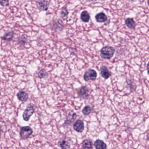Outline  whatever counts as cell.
<instances>
[{
    "label": "cell",
    "mask_w": 149,
    "mask_h": 149,
    "mask_svg": "<svg viewBox=\"0 0 149 149\" xmlns=\"http://www.w3.org/2000/svg\"><path fill=\"white\" fill-rule=\"evenodd\" d=\"M115 50L111 46H105L101 50V56L106 59H110L114 54Z\"/></svg>",
    "instance_id": "obj_1"
},
{
    "label": "cell",
    "mask_w": 149,
    "mask_h": 149,
    "mask_svg": "<svg viewBox=\"0 0 149 149\" xmlns=\"http://www.w3.org/2000/svg\"><path fill=\"white\" fill-rule=\"evenodd\" d=\"M35 105L30 103L28 104L27 108L24 112L22 115L23 120L25 121H28L29 120L31 116L35 112Z\"/></svg>",
    "instance_id": "obj_2"
},
{
    "label": "cell",
    "mask_w": 149,
    "mask_h": 149,
    "mask_svg": "<svg viewBox=\"0 0 149 149\" xmlns=\"http://www.w3.org/2000/svg\"><path fill=\"white\" fill-rule=\"evenodd\" d=\"M33 133V130L29 126L23 127L20 129V135L23 140L28 139Z\"/></svg>",
    "instance_id": "obj_3"
},
{
    "label": "cell",
    "mask_w": 149,
    "mask_h": 149,
    "mask_svg": "<svg viewBox=\"0 0 149 149\" xmlns=\"http://www.w3.org/2000/svg\"><path fill=\"white\" fill-rule=\"evenodd\" d=\"M97 76V72L93 69H90L85 72L83 78L84 80L86 81L90 80L94 81L96 79Z\"/></svg>",
    "instance_id": "obj_4"
},
{
    "label": "cell",
    "mask_w": 149,
    "mask_h": 149,
    "mask_svg": "<svg viewBox=\"0 0 149 149\" xmlns=\"http://www.w3.org/2000/svg\"><path fill=\"white\" fill-rule=\"evenodd\" d=\"M78 94L81 99L87 100L89 96V89L86 86H83L78 90Z\"/></svg>",
    "instance_id": "obj_5"
},
{
    "label": "cell",
    "mask_w": 149,
    "mask_h": 149,
    "mask_svg": "<svg viewBox=\"0 0 149 149\" xmlns=\"http://www.w3.org/2000/svg\"><path fill=\"white\" fill-rule=\"evenodd\" d=\"M36 5L40 11H46L49 8V3L48 0H37Z\"/></svg>",
    "instance_id": "obj_6"
},
{
    "label": "cell",
    "mask_w": 149,
    "mask_h": 149,
    "mask_svg": "<svg viewBox=\"0 0 149 149\" xmlns=\"http://www.w3.org/2000/svg\"><path fill=\"white\" fill-rule=\"evenodd\" d=\"M73 128L76 132L81 133L84 129V123L80 120L76 121L73 124Z\"/></svg>",
    "instance_id": "obj_7"
},
{
    "label": "cell",
    "mask_w": 149,
    "mask_h": 149,
    "mask_svg": "<svg viewBox=\"0 0 149 149\" xmlns=\"http://www.w3.org/2000/svg\"><path fill=\"white\" fill-rule=\"evenodd\" d=\"M101 74L105 79H107L111 76V73L106 66L102 65L100 68Z\"/></svg>",
    "instance_id": "obj_8"
},
{
    "label": "cell",
    "mask_w": 149,
    "mask_h": 149,
    "mask_svg": "<svg viewBox=\"0 0 149 149\" xmlns=\"http://www.w3.org/2000/svg\"><path fill=\"white\" fill-rule=\"evenodd\" d=\"M17 99L20 101L26 102L29 99V94L26 92L23 91H20L17 93Z\"/></svg>",
    "instance_id": "obj_9"
},
{
    "label": "cell",
    "mask_w": 149,
    "mask_h": 149,
    "mask_svg": "<svg viewBox=\"0 0 149 149\" xmlns=\"http://www.w3.org/2000/svg\"><path fill=\"white\" fill-rule=\"evenodd\" d=\"M125 24L128 28L131 29H135L136 24L134 20V18L132 17H129L125 20Z\"/></svg>",
    "instance_id": "obj_10"
},
{
    "label": "cell",
    "mask_w": 149,
    "mask_h": 149,
    "mask_svg": "<svg viewBox=\"0 0 149 149\" xmlns=\"http://www.w3.org/2000/svg\"><path fill=\"white\" fill-rule=\"evenodd\" d=\"M95 18L98 22H105L107 20V17L103 12L98 13L95 15Z\"/></svg>",
    "instance_id": "obj_11"
},
{
    "label": "cell",
    "mask_w": 149,
    "mask_h": 149,
    "mask_svg": "<svg viewBox=\"0 0 149 149\" xmlns=\"http://www.w3.org/2000/svg\"><path fill=\"white\" fill-rule=\"evenodd\" d=\"M93 146V141L90 139H86L82 142V146L83 149H92Z\"/></svg>",
    "instance_id": "obj_12"
},
{
    "label": "cell",
    "mask_w": 149,
    "mask_h": 149,
    "mask_svg": "<svg viewBox=\"0 0 149 149\" xmlns=\"http://www.w3.org/2000/svg\"><path fill=\"white\" fill-rule=\"evenodd\" d=\"M94 146L96 149H106L107 146L106 143L101 140H97L95 142Z\"/></svg>",
    "instance_id": "obj_13"
},
{
    "label": "cell",
    "mask_w": 149,
    "mask_h": 149,
    "mask_svg": "<svg viewBox=\"0 0 149 149\" xmlns=\"http://www.w3.org/2000/svg\"><path fill=\"white\" fill-rule=\"evenodd\" d=\"M81 19L82 22L87 23L90 20V16L89 13L86 10H84L81 12L80 15Z\"/></svg>",
    "instance_id": "obj_14"
},
{
    "label": "cell",
    "mask_w": 149,
    "mask_h": 149,
    "mask_svg": "<svg viewBox=\"0 0 149 149\" xmlns=\"http://www.w3.org/2000/svg\"><path fill=\"white\" fill-rule=\"evenodd\" d=\"M58 145L62 149H68L70 147V144L68 141L61 140L58 142Z\"/></svg>",
    "instance_id": "obj_15"
},
{
    "label": "cell",
    "mask_w": 149,
    "mask_h": 149,
    "mask_svg": "<svg viewBox=\"0 0 149 149\" xmlns=\"http://www.w3.org/2000/svg\"><path fill=\"white\" fill-rule=\"evenodd\" d=\"M14 32L13 31H11L10 32H8V33H5L3 36L1 38L4 41L10 42L13 39L14 37Z\"/></svg>",
    "instance_id": "obj_16"
},
{
    "label": "cell",
    "mask_w": 149,
    "mask_h": 149,
    "mask_svg": "<svg viewBox=\"0 0 149 149\" xmlns=\"http://www.w3.org/2000/svg\"><path fill=\"white\" fill-rule=\"evenodd\" d=\"M76 117V113H73L72 114H69L67 117V120L65 121L64 125H67V124H70L73 122V121L75 119Z\"/></svg>",
    "instance_id": "obj_17"
},
{
    "label": "cell",
    "mask_w": 149,
    "mask_h": 149,
    "mask_svg": "<svg viewBox=\"0 0 149 149\" xmlns=\"http://www.w3.org/2000/svg\"><path fill=\"white\" fill-rule=\"evenodd\" d=\"M68 15H69V11L65 7L62 8L61 11V17L64 20H66L68 18Z\"/></svg>",
    "instance_id": "obj_18"
},
{
    "label": "cell",
    "mask_w": 149,
    "mask_h": 149,
    "mask_svg": "<svg viewBox=\"0 0 149 149\" xmlns=\"http://www.w3.org/2000/svg\"><path fill=\"white\" fill-rule=\"evenodd\" d=\"M92 108L90 106H86L83 108L82 110V113L84 115H88L92 112Z\"/></svg>",
    "instance_id": "obj_19"
},
{
    "label": "cell",
    "mask_w": 149,
    "mask_h": 149,
    "mask_svg": "<svg viewBox=\"0 0 149 149\" xmlns=\"http://www.w3.org/2000/svg\"><path fill=\"white\" fill-rule=\"evenodd\" d=\"M27 40L26 38L24 36H20L19 38H18V40H17V42L20 45H25L26 43H27Z\"/></svg>",
    "instance_id": "obj_20"
},
{
    "label": "cell",
    "mask_w": 149,
    "mask_h": 149,
    "mask_svg": "<svg viewBox=\"0 0 149 149\" xmlns=\"http://www.w3.org/2000/svg\"><path fill=\"white\" fill-rule=\"evenodd\" d=\"M38 76L40 79H44V78H47L49 76V74L45 70L42 69L38 72Z\"/></svg>",
    "instance_id": "obj_21"
},
{
    "label": "cell",
    "mask_w": 149,
    "mask_h": 149,
    "mask_svg": "<svg viewBox=\"0 0 149 149\" xmlns=\"http://www.w3.org/2000/svg\"><path fill=\"white\" fill-rule=\"evenodd\" d=\"M9 4L8 0H0V5L2 7H7Z\"/></svg>",
    "instance_id": "obj_22"
},
{
    "label": "cell",
    "mask_w": 149,
    "mask_h": 149,
    "mask_svg": "<svg viewBox=\"0 0 149 149\" xmlns=\"http://www.w3.org/2000/svg\"><path fill=\"white\" fill-rule=\"evenodd\" d=\"M147 70H148V73L149 74V63L148 64V66H147Z\"/></svg>",
    "instance_id": "obj_23"
},
{
    "label": "cell",
    "mask_w": 149,
    "mask_h": 149,
    "mask_svg": "<svg viewBox=\"0 0 149 149\" xmlns=\"http://www.w3.org/2000/svg\"><path fill=\"white\" fill-rule=\"evenodd\" d=\"M147 140L149 141V133L147 134Z\"/></svg>",
    "instance_id": "obj_24"
},
{
    "label": "cell",
    "mask_w": 149,
    "mask_h": 149,
    "mask_svg": "<svg viewBox=\"0 0 149 149\" xmlns=\"http://www.w3.org/2000/svg\"><path fill=\"white\" fill-rule=\"evenodd\" d=\"M128 1L131 2H134L136 0H128Z\"/></svg>",
    "instance_id": "obj_25"
},
{
    "label": "cell",
    "mask_w": 149,
    "mask_h": 149,
    "mask_svg": "<svg viewBox=\"0 0 149 149\" xmlns=\"http://www.w3.org/2000/svg\"><path fill=\"white\" fill-rule=\"evenodd\" d=\"M2 131V126L0 125V131Z\"/></svg>",
    "instance_id": "obj_26"
},
{
    "label": "cell",
    "mask_w": 149,
    "mask_h": 149,
    "mask_svg": "<svg viewBox=\"0 0 149 149\" xmlns=\"http://www.w3.org/2000/svg\"><path fill=\"white\" fill-rule=\"evenodd\" d=\"M87 1H96V0H87Z\"/></svg>",
    "instance_id": "obj_27"
},
{
    "label": "cell",
    "mask_w": 149,
    "mask_h": 149,
    "mask_svg": "<svg viewBox=\"0 0 149 149\" xmlns=\"http://www.w3.org/2000/svg\"><path fill=\"white\" fill-rule=\"evenodd\" d=\"M148 6H149V0H148Z\"/></svg>",
    "instance_id": "obj_28"
}]
</instances>
